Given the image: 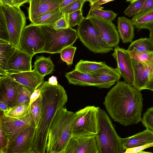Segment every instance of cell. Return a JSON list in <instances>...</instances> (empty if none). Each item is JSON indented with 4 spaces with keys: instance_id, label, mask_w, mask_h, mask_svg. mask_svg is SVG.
I'll return each mask as SVG.
<instances>
[{
    "instance_id": "6da1fadb",
    "label": "cell",
    "mask_w": 153,
    "mask_h": 153,
    "mask_svg": "<svg viewBox=\"0 0 153 153\" xmlns=\"http://www.w3.org/2000/svg\"><path fill=\"white\" fill-rule=\"evenodd\" d=\"M142 94L131 84L119 81L108 92L103 104L112 119L124 126L142 120Z\"/></svg>"
},
{
    "instance_id": "7a4b0ae2",
    "label": "cell",
    "mask_w": 153,
    "mask_h": 153,
    "mask_svg": "<svg viewBox=\"0 0 153 153\" xmlns=\"http://www.w3.org/2000/svg\"><path fill=\"white\" fill-rule=\"evenodd\" d=\"M39 88L41 115L36 129L33 150L36 153H45L51 125L57 112L67 102L68 97L63 87L59 84L53 85L45 81Z\"/></svg>"
},
{
    "instance_id": "3957f363",
    "label": "cell",
    "mask_w": 153,
    "mask_h": 153,
    "mask_svg": "<svg viewBox=\"0 0 153 153\" xmlns=\"http://www.w3.org/2000/svg\"><path fill=\"white\" fill-rule=\"evenodd\" d=\"M75 113L62 107L57 112L51 125L46 152H64L72 137Z\"/></svg>"
},
{
    "instance_id": "277c9868",
    "label": "cell",
    "mask_w": 153,
    "mask_h": 153,
    "mask_svg": "<svg viewBox=\"0 0 153 153\" xmlns=\"http://www.w3.org/2000/svg\"><path fill=\"white\" fill-rule=\"evenodd\" d=\"M98 131L95 135L98 153H124L123 138L117 134L107 112L98 107Z\"/></svg>"
},
{
    "instance_id": "5b68a950",
    "label": "cell",
    "mask_w": 153,
    "mask_h": 153,
    "mask_svg": "<svg viewBox=\"0 0 153 153\" xmlns=\"http://www.w3.org/2000/svg\"><path fill=\"white\" fill-rule=\"evenodd\" d=\"M40 26L45 41L42 53H60L64 48L73 45L79 38L77 31L70 27L55 30L52 26Z\"/></svg>"
},
{
    "instance_id": "8992f818",
    "label": "cell",
    "mask_w": 153,
    "mask_h": 153,
    "mask_svg": "<svg viewBox=\"0 0 153 153\" xmlns=\"http://www.w3.org/2000/svg\"><path fill=\"white\" fill-rule=\"evenodd\" d=\"M98 107L88 106L75 112L72 136H87L97 133Z\"/></svg>"
},
{
    "instance_id": "52a82bcc",
    "label": "cell",
    "mask_w": 153,
    "mask_h": 153,
    "mask_svg": "<svg viewBox=\"0 0 153 153\" xmlns=\"http://www.w3.org/2000/svg\"><path fill=\"white\" fill-rule=\"evenodd\" d=\"M79 38L83 45L94 53H105L113 50L100 38L94 25L88 18H85L77 27Z\"/></svg>"
},
{
    "instance_id": "ba28073f",
    "label": "cell",
    "mask_w": 153,
    "mask_h": 153,
    "mask_svg": "<svg viewBox=\"0 0 153 153\" xmlns=\"http://www.w3.org/2000/svg\"><path fill=\"white\" fill-rule=\"evenodd\" d=\"M0 114V131L9 140V144L26 128L30 127H36L30 108L28 113L20 118L7 116L1 110Z\"/></svg>"
},
{
    "instance_id": "9c48e42d",
    "label": "cell",
    "mask_w": 153,
    "mask_h": 153,
    "mask_svg": "<svg viewBox=\"0 0 153 153\" xmlns=\"http://www.w3.org/2000/svg\"><path fill=\"white\" fill-rule=\"evenodd\" d=\"M3 9L7 27L10 44L19 49L21 35L26 26L25 13L19 7L0 4Z\"/></svg>"
},
{
    "instance_id": "30bf717a",
    "label": "cell",
    "mask_w": 153,
    "mask_h": 153,
    "mask_svg": "<svg viewBox=\"0 0 153 153\" xmlns=\"http://www.w3.org/2000/svg\"><path fill=\"white\" fill-rule=\"evenodd\" d=\"M45 38L40 25L31 24L24 29L21 35L19 49L30 55L42 53Z\"/></svg>"
},
{
    "instance_id": "8fae6325",
    "label": "cell",
    "mask_w": 153,
    "mask_h": 153,
    "mask_svg": "<svg viewBox=\"0 0 153 153\" xmlns=\"http://www.w3.org/2000/svg\"><path fill=\"white\" fill-rule=\"evenodd\" d=\"M88 18L94 25L103 41L111 48L118 46L120 37L116 27L112 22L92 15Z\"/></svg>"
},
{
    "instance_id": "7c38bea8",
    "label": "cell",
    "mask_w": 153,
    "mask_h": 153,
    "mask_svg": "<svg viewBox=\"0 0 153 153\" xmlns=\"http://www.w3.org/2000/svg\"><path fill=\"white\" fill-rule=\"evenodd\" d=\"M132 61L134 80L131 85L141 91L153 80V58L143 62H139L132 59Z\"/></svg>"
},
{
    "instance_id": "4fadbf2b",
    "label": "cell",
    "mask_w": 153,
    "mask_h": 153,
    "mask_svg": "<svg viewBox=\"0 0 153 153\" xmlns=\"http://www.w3.org/2000/svg\"><path fill=\"white\" fill-rule=\"evenodd\" d=\"M64 153H98L95 135L72 136Z\"/></svg>"
},
{
    "instance_id": "5bb4252c",
    "label": "cell",
    "mask_w": 153,
    "mask_h": 153,
    "mask_svg": "<svg viewBox=\"0 0 153 153\" xmlns=\"http://www.w3.org/2000/svg\"><path fill=\"white\" fill-rule=\"evenodd\" d=\"M115 59L117 68L126 83L131 84L134 80V74L132 59L127 50L120 48L118 46L114 47L112 54Z\"/></svg>"
},
{
    "instance_id": "9a60e30c",
    "label": "cell",
    "mask_w": 153,
    "mask_h": 153,
    "mask_svg": "<svg viewBox=\"0 0 153 153\" xmlns=\"http://www.w3.org/2000/svg\"><path fill=\"white\" fill-rule=\"evenodd\" d=\"M36 127H29L8 145L6 153H29L33 150Z\"/></svg>"
},
{
    "instance_id": "2e32d148",
    "label": "cell",
    "mask_w": 153,
    "mask_h": 153,
    "mask_svg": "<svg viewBox=\"0 0 153 153\" xmlns=\"http://www.w3.org/2000/svg\"><path fill=\"white\" fill-rule=\"evenodd\" d=\"M20 84L10 76L4 75L0 77V102L10 108L15 103Z\"/></svg>"
},
{
    "instance_id": "e0dca14e",
    "label": "cell",
    "mask_w": 153,
    "mask_h": 153,
    "mask_svg": "<svg viewBox=\"0 0 153 153\" xmlns=\"http://www.w3.org/2000/svg\"><path fill=\"white\" fill-rule=\"evenodd\" d=\"M33 56L17 49L9 59L5 71L1 76L6 73L32 71L31 61Z\"/></svg>"
},
{
    "instance_id": "ac0fdd59",
    "label": "cell",
    "mask_w": 153,
    "mask_h": 153,
    "mask_svg": "<svg viewBox=\"0 0 153 153\" xmlns=\"http://www.w3.org/2000/svg\"><path fill=\"white\" fill-rule=\"evenodd\" d=\"M62 0H30L28 18L32 22L46 13L59 8Z\"/></svg>"
},
{
    "instance_id": "d6986e66",
    "label": "cell",
    "mask_w": 153,
    "mask_h": 153,
    "mask_svg": "<svg viewBox=\"0 0 153 153\" xmlns=\"http://www.w3.org/2000/svg\"><path fill=\"white\" fill-rule=\"evenodd\" d=\"M7 75L30 90L32 93L44 82V77L33 70L14 73H6Z\"/></svg>"
},
{
    "instance_id": "ffe728a7",
    "label": "cell",
    "mask_w": 153,
    "mask_h": 153,
    "mask_svg": "<svg viewBox=\"0 0 153 153\" xmlns=\"http://www.w3.org/2000/svg\"><path fill=\"white\" fill-rule=\"evenodd\" d=\"M91 75L96 83V87L99 88H109L119 81L121 76L116 68H114L107 65Z\"/></svg>"
},
{
    "instance_id": "44dd1931",
    "label": "cell",
    "mask_w": 153,
    "mask_h": 153,
    "mask_svg": "<svg viewBox=\"0 0 153 153\" xmlns=\"http://www.w3.org/2000/svg\"><path fill=\"white\" fill-rule=\"evenodd\" d=\"M153 143V132L146 129L131 136L123 138V145L125 150L148 145Z\"/></svg>"
},
{
    "instance_id": "7402d4cb",
    "label": "cell",
    "mask_w": 153,
    "mask_h": 153,
    "mask_svg": "<svg viewBox=\"0 0 153 153\" xmlns=\"http://www.w3.org/2000/svg\"><path fill=\"white\" fill-rule=\"evenodd\" d=\"M117 31L124 43L132 42L134 37V26L131 19L125 16L117 19Z\"/></svg>"
},
{
    "instance_id": "603a6c76",
    "label": "cell",
    "mask_w": 153,
    "mask_h": 153,
    "mask_svg": "<svg viewBox=\"0 0 153 153\" xmlns=\"http://www.w3.org/2000/svg\"><path fill=\"white\" fill-rule=\"evenodd\" d=\"M65 76L68 83L75 85L96 87V83L93 77L74 69L65 74Z\"/></svg>"
},
{
    "instance_id": "cb8c5ba5",
    "label": "cell",
    "mask_w": 153,
    "mask_h": 153,
    "mask_svg": "<svg viewBox=\"0 0 153 153\" xmlns=\"http://www.w3.org/2000/svg\"><path fill=\"white\" fill-rule=\"evenodd\" d=\"M131 20L138 30L143 29H149L153 24V8L140 12L134 16Z\"/></svg>"
},
{
    "instance_id": "d4e9b609",
    "label": "cell",
    "mask_w": 153,
    "mask_h": 153,
    "mask_svg": "<svg viewBox=\"0 0 153 153\" xmlns=\"http://www.w3.org/2000/svg\"><path fill=\"white\" fill-rule=\"evenodd\" d=\"M33 70L40 75L45 77L51 73L54 70V65L50 56H36Z\"/></svg>"
},
{
    "instance_id": "484cf974",
    "label": "cell",
    "mask_w": 153,
    "mask_h": 153,
    "mask_svg": "<svg viewBox=\"0 0 153 153\" xmlns=\"http://www.w3.org/2000/svg\"><path fill=\"white\" fill-rule=\"evenodd\" d=\"M17 49L9 42L0 39V74L5 71L8 61Z\"/></svg>"
},
{
    "instance_id": "4316f807",
    "label": "cell",
    "mask_w": 153,
    "mask_h": 153,
    "mask_svg": "<svg viewBox=\"0 0 153 153\" xmlns=\"http://www.w3.org/2000/svg\"><path fill=\"white\" fill-rule=\"evenodd\" d=\"M106 65L105 62L80 60L75 65V69L82 73L91 75Z\"/></svg>"
},
{
    "instance_id": "83f0119b",
    "label": "cell",
    "mask_w": 153,
    "mask_h": 153,
    "mask_svg": "<svg viewBox=\"0 0 153 153\" xmlns=\"http://www.w3.org/2000/svg\"><path fill=\"white\" fill-rule=\"evenodd\" d=\"M63 16L59 8L49 12L30 23L35 25H47L52 26Z\"/></svg>"
},
{
    "instance_id": "f1b7e54d",
    "label": "cell",
    "mask_w": 153,
    "mask_h": 153,
    "mask_svg": "<svg viewBox=\"0 0 153 153\" xmlns=\"http://www.w3.org/2000/svg\"><path fill=\"white\" fill-rule=\"evenodd\" d=\"M134 50L138 51L153 52V42L149 38H141L132 42L129 46L128 51Z\"/></svg>"
},
{
    "instance_id": "f546056e",
    "label": "cell",
    "mask_w": 153,
    "mask_h": 153,
    "mask_svg": "<svg viewBox=\"0 0 153 153\" xmlns=\"http://www.w3.org/2000/svg\"><path fill=\"white\" fill-rule=\"evenodd\" d=\"M30 104L20 105L10 108L4 112L7 116L14 118H20L25 116L29 110Z\"/></svg>"
},
{
    "instance_id": "4dcf8cb0",
    "label": "cell",
    "mask_w": 153,
    "mask_h": 153,
    "mask_svg": "<svg viewBox=\"0 0 153 153\" xmlns=\"http://www.w3.org/2000/svg\"><path fill=\"white\" fill-rule=\"evenodd\" d=\"M32 93L28 89L20 84L17 99L12 108L20 105L30 104V97Z\"/></svg>"
},
{
    "instance_id": "1f68e13d",
    "label": "cell",
    "mask_w": 153,
    "mask_h": 153,
    "mask_svg": "<svg viewBox=\"0 0 153 153\" xmlns=\"http://www.w3.org/2000/svg\"><path fill=\"white\" fill-rule=\"evenodd\" d=\"M102 7H98L94 8L91 11L90 15L102 18L111 22L117 16V13L111 10H105ZM89 17V16H88Z\"/></svg>"
},
{
    "instance_id": "d6a6232c",
    "label": "cell",
    "mask_w": 153,
    "mask_h": 153,
    "mask_svg": "<svg viewBox=\"0 0 153 153\" xmlns=\"http://www.w3.org/2000/svg\"><path fill=\"white\" fill-rule=\"evenodd\" d=\"M145 0H132L126 1L130 2V4L124 10V13L129 17L134 16L140 12L141 9Z\"/></svg>"
},
{
    "instance_id": "836d02e7",
    "label": "cell",
    "mask_w": 153,
    "mask_h": 153,
    "mask_svg": "<svg viewBox=\"0 0 153 153\" xmlns=\"http://www.w3.org/2000/svg\"><path fill=\"white\" fill-rule=\"evenodd\" d=\"M0 39L10 42L6 18L1 5H0Z\"/></svg>"
},
{
    "instance_id": "e575fe53",
    "label": "cell",
    "mask_w": 153,
    "mask_h": 153,
    "mask_svg": "<svg viewBox=\"0 0 153 153\" xmlns=\"http://www.w3.org/2000/svg\"><path fill=\"white\" fill-rule=\"evenodd\" d=\"M76 47L73 45L68 46L63 49L60 53L62 60L65 62L68 65H71L73 64L74 55Z\"/></svg>"
},
{
    "instance_id": "d590c367",
    "label": "cell",
    "mask_w": 153,
    "mask_h": 153,
    "mask_svg": "<svg viewBox=\"0 0 153 153\" xmlns=\"http://www.w3.org/2000/svg\"><path fill=\"white\" fill-rule=\"evenodd\" d=\"M41 108V97L40 95L39 98L30 106V111L35 122L36 128L38 126L40 119Z\"/></svg>"
},
{
    "instance_id": "8d00e7d4",
    "label": "cell",
    "mask_w": 153,
    "mask_h": 153,
    "mask_svg": "<svg viewBox=\"0 0 153 153\" xmlns=\"http://www.w3.org/2000/svg\"><path fill=\"white\" fill-rule=\"evenodd\" d=\"M128 52L132 59L139 62H145L153 58V52H140L134 50Z\"/></svg>"
},
{
    "instance_id": "74e56055",
    "label": "cell",
    "mask_w": 153,
    "mask_h": 153,
    "mask_svg": "<svg viewBox=\"0 0 153 153\" xmlns=\"http://www.w3.org/2000/svg\"><path fill=\"white\" fill-rule=\"evenodd\" d=\"M86 0H74L68 5L61 10L63 13L68 18L70 13L79 10H82L84 4Z\"/></svg>"
},
{
    "instance_id": "f35d334b",
    "label": "cell",
    "mask_w": 153,
    "mask_h": 153,
    "mask_svg": "<svg viewBox=\"0 0 153 153\" xmlns=\"http://www.w3.org/2000/svg\"><path fill=\"white\" fill-rule=\"evenodd\" d=\"M85 18L83 16L82 10H79L69 14L68 16V21L69 27L72 28L79 25Z\"/></svg>"
},
{
    "instance_id": "ab89813d",
    "label": "cell",
    "mask_w": 153,
    "mask_h": 153,
    "mask_svg": "<svg viewBox=\"0 0 153 153\" xmlns=\"http://www.w3.org/2000/svg\"><path fill=\"white\" fill-rule=\"evenodd\" d=\"M141 121L146 129L153 132V107L147 109L144 113Z\"/></svg>"
},
{
    "instance_id": "60d3db41",
    "label": "cell",
    "mask_w": 153,
    "mask_h": 153,
    "mask_svg": "<svg viewBox=\"0 0 153 153\" xmlns=\"http://www.w3.org/2000/svg\"><path fill=\"white\" fill-rule=\"evenodd\" d=\"M30 0H0V4L12 7H19L23 4L29 2Z\"/></svg>"
},
{
    "instance_id": "b9f144b4",
    "label": "cell",
    "mask_w": 153,
    "mask_h": 153,
    "mask_svg": "<svg viewBox=\"0 0 153 153\" xmlns=\"http://www.w3.org/2000/svg\"><path fill=\"white\" fill-rule=\"evenodd\" d=\"M52 26L55 30L68 28L70 27L68 23V18L63 13V16Z\"/></svg>"
},
{
    "instance_id": "7bdbcfd3",
    "label": "cell",
    "mask_w": 153,
    "mask_h": 153,
    "mask_svg": "<svg viewBox=\"0 0 153 153\" xmlns=\"http://www.w3.org/2000/svg\"><path fill=\"white\" fill-rule=\"evenodd\" d=\"M113 0H88L90 3L91 6L87 16V18L90 15V13L92 10L94 8L100 7V6L103 4L113 1Z\"/></svg>"
},
{
    "instance_id": "ee69618b",
    "label": "cell",
    "mask_w": 153,
    "mask_h": 153,
    "mask_svg": "<svg viewBox=\"0 0 153 153\" xmlns=\"http://www.w3.org/2000/svg\"><path fill=\"white\" fill-rule=\"evenodd\" d=\"M152 8L153 0H145L141 9L140 12L149 10Z\"/></svg>"
},
{
    "instance_id": "f6af8a7d",
    "label": "cell",
    "mask_w": 153,
    "mask_h": 153,
    "mask_svg": "<svg viewBox=\"0 0 153 153\" xmlns=\"http://www.w3.org/2000/svg\"><path fill=\"white\" fill-rule=\"evenodd\" d=\"M40 95V91L39 88L32 93L30 97V104L37 100Z\"/></svg>"
},
{
    "instance_id": "bcb514c9",
    "label": "cell",
    "mask_w": 153,
    "mask_h": 153,
    "mask_svg": "<svg viewBox=\"0 0 153 153\" xmlns=\"http://www.w3.org/2000/svg\"><path fill=\"white\" fill-rule=\"evenodd\" d=\"M74 0H62L59 7V8L62 10L73 2Z\"/></svg>"
},
{
    "instance_id": "7dc6e473",
    "label": "cell",
    "mask_w": 153,
    "mask_h": 153,
    "mask_svg": "<svg viewBox=\"0 0 153 153\" xmlns=\"http://www.w3.org/2000/svg\"><path fill=\"white\" fill-rule=\"evenodd\" d=\"M48 82L51 84L56 85L58 84L56 77L54 76H52L48 79Z\"/></svg>"
},
{
    "instance_id": "c3c4849f",
    "label": "cell",
    "mask_w": 153,
    "mask_h": 153,
    "mask_svg": "<svg viewBox=\"0 0 153 153\" xmlns=\"http://www.w3.org/2000/svg\"><path fill=\"white\" fill-rule=\"evenodd\" d=\"M10 108L6 104L0 102V110L4 112L9 110Z\"/></svg>"
},
{
    "instance_id": "681fc988",
    "label": "cell",
    "mask_w": 153,
    "mask_h": 153,
    "mask_svg": "<svg viewBox=\"0 0 153 153\" xmlns=\"http://www.w3.org/2000/svg\"><path fill=\"white\" fill-rule=\"evenodd\" d=\"M148 89L153 91V80L149 82L143 88V89Z\"/></svg>"
},
{
    "instance_id": "f907efd6",
    "label": "cell",
    "mask_w": 153,
    "mask_h": 153,
    "mask_svg": "<svg viewBox=\"0 0 153 153\" xmlns=\"http://www.w3.org/2000/svg\"><path fill=\"white\" fill-rule=\"evenodd\" d=\"M149 31V38L153 42V24L148 29Z\"/></svg>"
},
{
    "instance_id": "816d5d0a",
    "label": "cell",
    "mask_w": 153,
    "mask_h": 153,
    "mask_svg": "<svg viewBox=\"0 0 153 153\" xmlns=\"http://www.w3.org/2000/svg\"><path fill=\"white\" fill-rule=\"evenodd\" d=\"M135 153H153L150 152H145L143 151H140Z\"/></svg>"
},
{
    "instance_id": "f5cc1de1",
    "label": "cell",
    "mask_w": 153,
    "mask_h": 153,
    "mask_svg": "<svg viewBox=\"0 0 153 153\" xmlns=\"http://www.w3.org/2000/svg\"><path fill=\"white\" fill-rule=\"evenodd\" d=\"M45 153H64V152H56V153H48L47 152H46Z\"/></svg>"
},
{
    "instance_id": "db71d44e",
    "label": "cell",
    "mask_w": 153,
    "mask_h": 153,
    "mask_svg": "<svg viewBox=\"0 0 153 153\" xmlns=\"http://www.w3.org/2000/svg\"><path fill=\"white\" fill-rule=\"evenodd\" d=\"M29 153H36L34 151L32 150Z\"/></svg>"
}]
</instances>
